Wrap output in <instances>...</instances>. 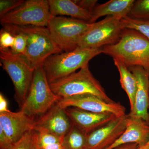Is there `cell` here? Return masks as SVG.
Masks as SVG:
<instances>
[{
  "label": "cell",
  "mask_w": 149,
  "mask_h": 149,
  "mask_svg": "<svg viewBox=\"0 0 149 149\" xmlns=\"http://www.w3.org/2000/svg\"><path fill=\"white\" fill-rule=\"evenodd\" d=\"M102 53V48L89 49L78 47L74 50L55 54L43 64L49 83L76 72L89 64L92 59Z\"/></svg>",
  "instance_id": "7a4b0ae2"
},
{
  "label": "cell",
  "mask_w": 149,
  "mask_h": 149,
  "mask_svg": "<svg viewBox=\"0 0 149 149\" xmlns=\"http://www.w3.org/2000/svg\"><path fill=\"white\" fill-rule=\"evenodd\" d=\"M62 143L49 145L40 149H63Z\"/></svg>",
  "instance_id": "1f68e13d"
},
{
  "label": "cell",
  "mask_w": 149,
  "mask_h": 149,
  "mask_svg": "<svg viewBox=\"0 0 149 149\" xmlns=\"http://www.w3.org/2000/svg\"><path fill=\"white\" fill-rule=\"evenodd\" d=\"M36 131L37 133L38 146L40 149L49 145L62 142L63 138H60L45 130H40Z\"/></svg>",
  "instance_id": "d4e9b609"
},
{
  "label": "cell",
  "mask_w": 149,
  "mask_h": 149,
  "mask_svg": "<svg viewBox=\"0 0 149 149\" xmlns=\"http://www.w3.org/2000/svg\"><path fill=\"white\" fill-rule=\"evenodd\" d=\"M52 16L48 0H27L0 17V22L2 25L47 27Z\"/></svg>",
  "instance_id": "ba28073f"
},
{
  "label": "cell",
  "mask_w": 149,
  "mask_h": 149,
  "mask_svg": "<svg viewBox=\"0 0 149 149\" xmlns=\"http://www.w3.org/2000/svg\"><path fill=\"white\" fill-rule=\"evenodd\" d=\"M24 1V0H1L0 17L14 10Z\"/></svg>",
  "instance_id": "484cf974"
},
{
  "label": "cell",
  "mask_w": 149,
  "mask_h": 149,
  "mask_svg": "<svg viewBox=\"0 0 149 149\" xmlns=\"http://www.w3.org/2000/svg\"><path fill=\"white\" fill-rule=\"evenodd\" d=\"M15 38L10 32L1 28L0 31V49H8L12 47Z\"/></svg>",
  "instance_id": "4316f807"
},
{
  "label": "cell",
  "mask_w": 149,
  "mask_h": 149,
  "mask_svg": "<svg viewBox=\"0 0 149 149\" xmlns=\"http://www.w3.org/2000/svg\"><path fill=\"white\" fill-rule=\"evenodd\" d=\"M9 145L5 132L2 127L0 125V148L7 146Z\"/></svg>",
  "instance_id": "f546056e"
},
{
  "label": "cell",
  "mask_w": 149,
  "mask_h": 149,
  "mask_svg": "<svg viewBox=\"0 0 149 149\" xmlns=\"http://www.w3.org/2000/svg\"><path fill=\"white\" fill-rule=\"evenodd\" d=\"M51 15H67L88 22L91 13L81 8L71 0H48Z\"/></svg>",
  "instance_id": "ac0fdd59"
},
{
  "label": "cell",
  "mask_w": 149,
  "mask_h": 149,
  "mask_svg": "<svg viewBox=\"0 0 149 149\" xmlns=\"http://www.w3.org/2000/svg\"><path fill=\"white\" fill-rule=\"evenodd\" d=\"M149 141V123L141 118L128 114L124 132L114 143L105 149H115L128 144H136L141 147Z\"/></svg>",
  "instance_id": "9a60e30c"
},
{
  "label": "cell",
  "mask_w": 149,
  "mask_h": 149,
  "mask_svg": "<svg viewBox=\"0 0 149 149\" xmlns=\"http://www.w3.org/2000/svg\"><path fill=\"white\" fill-rule=\"evenodd\" d=\"M87 135L72 124V128L63 139V149H85Z\"/></svg>",
  "instance_id": "ffe728a7"
},
{
  "label": "cell",
  "mask_w": 149,
  "mask_h": 149,
  "mask_svg": "<svg viewBox=\"0 0 149 149\" xmlns=\"http://www.w3.org/2000/svg\"><path fill=\"white\" fill-rule=\"evenodd\" d=\"M148 145H149V142H148Z\"/></svg>",
  "instance_id": "836d02e7"
},
{
  "label": "cell",
  "mask_w": 149,
  "mask_h": 149,
  "mask_svg": "<svg viewBox=\"0 0 149 149\" xmlns=\"http://www.w3.org/2000/svg\"><path fill=\"white\" fill-rule=\"evenodd\" d=\"M72 123L65 109L57 103L36 120L35 130H43L63 138L72 128Z\"/></svg>",
  "instance_id": "4fadbf2b"
},
{
  "label": "cell",
  "mask_w": 149,
  "mask_h": 149,
  "mask_svg": "<svg viewBox=\"0 0 149 149\" xmlns=\"http://www.w3.org/2000/svg\"><path fill=\"white\" fill-rule=\"evenodd\" d=\"M123 29H133L149 39V19H137L127 16L121 19Z\"/></svg>",
  "instance_id": "603a6c76"
},
{
  "label": "cell",
  "mask_w": 149,
  "mask_h": 149,
  "mask_svg": "<svg viewBox=\"0 0 149 149\" xmlns=\"http://www.w3.org/2000/svg\"><path fill=\"white\" fill-rule=\"evenodd\" d=\"M53 92L61 99L83 94H92L106 101H113L107 95L100 82L94 77L89 64L78 72L49 83Z\"/></svg>",
  "instance_id": "3957f363"
},
{
  "label": "cell",
  "mask_w": 149,
  "mask_h": 149,
  "mask_svg": "<svg viewBox=\"0 0 149 149\" xmlns=\"http://www.w3.org/2000/svg\"><path fill=\"white\" fill-rule=\"evenodd\" d=\"M127 115L116 116L87 135L85 149H105L114 143L125 130Z\"/></svg>",
  "instance_id": "8fae6325"
},
{
  "label": "cell",
  "mask_w": 149,
  "mask_h": 149,
  "mask_svg": "<svg viewBox=\"0 0 149 149\" xmlns=\"http://www.w3.org/2000/svg\"></svg>",
  "instance_id": "e575fe53"
},
{
  "label": "cell",
  "mask_w": 149,
  "mask_h": 149,
  "mask_svg": "<svg viewBox=\"0 0 149 149\" xmlns=\"http://www.w3.org/2000/svg\"><path fill=\"white\" fill-rule=\"evenodd\" d=\"M135 1L111 0L101 4L97 5L91 13V19L88 23L93 24L101 17H117L121 19L128 16Z\"/></svg>",
  "instance_id": "e0dca14e"
},
{
  "label": "cell",
  "mask_w": 149,
  "mask_h": 149,
  "mask_svg": "<svg viewBox=\"0 0 149 149\" xmlns=\"http://www.w3.org/2000/svg\"><path fill=\"white\" fill-rule=\"evenodd\" d=\"M1 149H40L37 131L35 130L29 131L17 142Z\"/></svg>",
  "instance_id": "7402d4cb"
},
{
  "label": "cell",
  "mask_w": 149,
  "mask_h": 149,
  "mask_svg": "<svg viewBox=\"0 0 149 149\" xmlns=\"http://www.w3.org/2000/svg\"><path fill=\"white\" fill-rule=\"evenodd\" d=\"M121 19L117 17L108 16L93 23L91 28L81 37L78 47L99 49L116 44L120 40L123 29Z\"/></svg>",
  "instance_id": "9c48e42d"
},
{
  "label": "cell",
  "mask_w": 149,
  "mask_h": 149,
  "mask_svg": "<svg viewBox=\"0 0 149 149\" xmlns=\"http://www.w3.org/2000/svg\"><path fill=\"white\" fill-rule=\"evenodd\" d=\"M139 146L136 144H128L123 145L115 149H138Z\"/></svg>",
  "instance_id": "4dcf8cb0"
},
{
  "label": "cell",
  "mask_w": 149,
  "mask_h": 149,
  "mask_svg": "<svg viewBox=\"0 0 149 149\" xmlns=\"http://www.w3.org/2000/svg\"><path fill=\"white\" fill-rule=\"evenodd\" d=\"M15 26L27 37V47L23 56L35 69L43 66L51 56L62 52L52 38L47 27Z\"/></svg>",
  "instance_id": "5b68a950"
},
{
  "label": "cell",
  "mask_w": 149,
  "mask_h": 149,
  "mask_svg": "<svg viewBox=\"0 0 149 149\" xmlns=\"http://www.w3.org/2000/svg\"><path fill=\"white\" fill-rule=\"evenodd\" d=\"M92 25L81 19L52 15L47 27L61 50L69 52L78 47L81 37Z\"/></svg>",
  "instance_id": "52a82bcc"
},
{
  "label": "cell",
  "mask_w": 149,
  "mask_h": 149,
  "mask_svg": "<svg viewBox=\"0 0 149 149\" xmlns=\"http://www.w3.org/2000/svg\"><path fill=\"white\" fill-rule=\"evenodd\" d=\"M115 65L120 74V82L123 89L127 94L130 102V110L134 107L137 82L134 74L121 62L113 59Z\"/></svg>",
  "instance_id": "d6986e66"
},
{
  "label": "cell",
  "mask_w": 149,
  "mask_h": 149,
  "mask_svg": "<svg viewBox=\"0 0 149 149\" xmlns=\"http://www.w3.org/2000/svg\"><path fill=\"white\" fill-rule=\"evenodd\" d=\"M102 53L121 62L128 68L140 66L149 73V39L136 30L123 29L118 42L104 46Z\"/></svg>",
  "instance_id": "6da1fadb"
},
{
  "label": "cell",
  "mask_w": 149,
  "mask_h": 149,
  "mask_svg": "<svg viewBox=\"0 0 149 149\" xmlns=\"http://www.w3.org/2000/svg\"><path fill=\"white\" fill-rule=\"evenodd\" d=\"M3 28L10 32L14 37V43L10 49L13 53L24 55L26 51L27 39L26 36L20 32L15 25L12 24L3 25Z\"/></svg>",
  "instance_id": "44dd1931"
},
{
  "label": "cell",
  "mask_w": 149,
  "mask_h": 149,
  "mask_svg": "<svg viewBox=\"0 0 149 149\" xmlns=\"http://www.w3.org/2000/svg\"><path fill=\"white\" fill-rule=\"evenodd\" d=\"M10 111L8 108V102L2 93L0 94V113L8 112Z\"/></svg>",
  "instance_id": "f1b7e54d"
},
{
  "label": "cell",
  "mask_w": 149,
  "mask_h": 149,
  "mask_svg": "<svg viewBox=\"0 0 149 149\" xmlns=\"http://www.w3.org/2000/svg\"><path fill=\"white\" fill-rule=\"evenodd\" d=\"M73 2L81 8L92 13L97 5L96 0H74Z\"/></svg>",
  "instance_id": "83f0119b"
},
{
  "label": "cell",
  "mask_w": 149,
  "mask_h": 149,
  "mask_svg": "<svg viewBox=\"0 0 149 149\" xmlns=\"http://www.w3.org/2000/svg\"><path fill=\"white\" fill-rule=\"evenodd\" d=\"M128 17L137 19H149V0L135 1Z\"/></svg>",
  "instance_id": "cb8c5ba5"
},
{
  "label": "cell",
  "mask_w": 149,
  "mask_h": 149,
  "mask_svg": "<svg viewBox=\"0 0 149 149\" xmlns=\"http://www.w3.org/2000/svg\"><path fill=\"white\" fill-rule=\"evenodd\" d=\"M57 104L61 108L73 107L95 113H104L120 116L125 115V108L119 102L106 101L92 94L77 95L60 99Z\"/></svg>",
  "instance_id": "30bf717a"
},
{
  "label": "cell",
  "mask_w": 149,
  "mask_h": 149,
  "mask_svg": "<svg viewBox=\"0 0 149 149\" xmlns=\"http://www.w3.org/2000/svg\"><path fill=\"white\" fill-rule=\"evenodd\" d=\"M1 63L14 86L15 100L21 107L33 79L35 68L23 55L13 53L10 49H0Z\"/></svg>",
  "instance_id": "8992f818"
},
{
  "label": "cell",
  "mask_w": 149,
  "mask_h": 149,
  "mask_svg": "<svg viewBox=\"0 0 149 149\" xmlns=\"http://www.w3.org/2000/svg\"><path fill=\"white\" fill-rule=\"evenodd\" d=\"M128 68L135 75L137 82L134 107L128 114L149 123V73L140 66Z\"/></svg>",
  "instance_id": "5bb4252c"
},
{
  "label": "cell",
  "mask_w": 149,
  "mask_h": 149,
  "mask_svg": "<svg viewBox=\"0 0 149 149\" xmlns=\"http://www.w3.org/2000/svg\"><path fill=\"white\" fill-rule=\"evenodd\" d=\"M138 149H149V146L147 143L145 146H143L139 147Z\"/></svg>",
  "instance_id": "d6a6232c"
},
{
  "label": "cell",
  "mask_w": 149,
  "mask_h": 149,
  "mask_svg": "<svg viewBox=\"0 0 149 149\" xmlns=\"http://www.w3.org/2000/svg\"><path fill=\"white\" fill-rule=\"evenodd\" d=\"M36 120L21 111L0 113V125L10 145L17 142L31 130H35Z\"/></svg>",
  "instance_id": "7c38bea8"
},
{
  "label": "cell",
  "mask_w": 149,
  "mask_h": 149,
  "mask_svg": "<svg viewBox=\"0 0 149 149\" xmlns=\"http://www.w3.org/2000/svg\"><path fill=\"white\" fill-rule=\"evenodd\" d=\"M60 99L52 91L43 66H40L35 70L29 91L20 110L29 117H40Z\"/></svg>",
  "instance_id": "277c9868"
},
{
  "label": "cell",
  "mask_w": 149,
  "mask_h": 149,
  "mask_svg": "<svg viewBox=\"0 0 149 149\" xmlns=\"http://www.w3.org/2000/svg\"><path fill=\"white\" fill-rule=\"evenodd\" d=\"M65 110L72 124L87 135L116 117L111 113L93 112L76 108H68Z\"/></svg>",
  "instance_id": "2e32d148"
}]
</instances>
